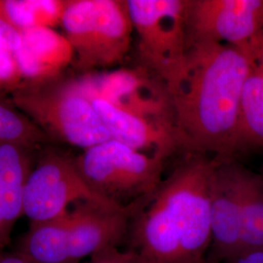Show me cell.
<instances>
[{
	"mask_svg": "<svg viewBox=\"0 0 263 263\" xmlns=\"http://www.w3.org/2000/svg\"><path fill=\"white\" fill-rule=\"evenodd\" d=\"M262 57L261 48L188 42L179 71L165 85L180 148L235 159L243 88Z\"/></svg>",
	"mask_w": 263,
	"mask_h": 263,
	"instance_id": "1",
	"label": "cell"
},
{
	"mask_svg": "<svg viewBox=\"0 0 263 263\" xmlns=\"http://www.w3.org/2000/svg\"><path fill=\"white\" fill-rule=\"evenodd\" d=\"M216 158L192 153L151 196L129 226L132 251L147 263H206L211 250L210 188Z\"/></svg>",
	"mask_w": 263,
	"mask_h": 263,
	"instance_id": "2",
	"label": "cell"
},
{
	"mask_svg": "<svg viewBox=\"0 0 263 263\" xmlns=\"http://www.w3.org/2000/svg\"><path fill=\"white\" fill-rule=\"evenodd\" d=\"M137 204L123 207L96 201L76 203L63 216L30 223L17 252L35 263H78L127 241Z\"/></svg>",
	"mask_w": 263,
	"mask_h": 263,
	"instance_id": "3",
	"label": "cell"
},
{
	"mask_svg": "<svg viewBox=\"0 0 263 263\" xmlns=\"http://www.w3.org/2000/svg\"><path fill=\"white\" fill-rule=\"evenodd\" d=\"M10 102L49 140L90 148L110 140L89 94L79 79H54L24 83L10 95Z\"/></svg>",
	"mask_w": 263,
	"mask_h": 263,
	"instance_id": "4",
	"label": "cell"
},
{
	"mask_svg": "<svg viewBox=\"0 0 263 263\" xmlns=\"http://www.w3.org/2000/svg\"><path fill=\"white\" fill-rule=\"evenodd\" d=\"M61 25L81 71L117 65L130 51L134 28L127 1L67 0Z\"/></svg>",
	"mask_w": 263,
	"mask_h": 263,
	"instance_id": "5",
	"label": "cell"
},
{
	"mask_svg": "<svg viewBox=\"0 0 263 263\" xmlns=\"http://www.w3.org/2000/svg\"><path fill=\"white\" fill-rule=\"evenodd\" d=\"M74 161L96 194L123 207L149 197L163 180L164 159L113 140L85 149Z\"/></svg>",
	"mask_w": 263,
	"mask_h": 263,
	"instance_id": "6",
	"label": "cell"
},
{
	"mask_svg": "<svg viewBox=\"0 0 263 263\" xmlns=\"http://www.w3.org/2000/svg\"><path fill=\"white\" fill-rule=\"evenodd\" d=\"M127 5L141 60L166 85L187 51L186 0H127Z\"/></svg>",
	"mask_w": 263,
	"mask_h": 263,
	"instance_id": "7",
	"label": "cell"
},
{
	"mask_svg": "<svg viewBox=\"0 0 263 263\" xmlns=\"http://www.w3.org/2000/svg\"><path fill=\"white\" fill-rule=\"evenodd\" d=\"M82 201L115 204L88 186L74 159L56 151L43 153L25 187L24 216L30 223L44 222L65 215L69 207Z\"/></svg>",
	"mask_w": 263,
	"mask_h": 263,
	"instance_id": "8",
	"label": "cell"
},
{
	"mask_svg": "<svg viewBox=\"0 0 263 263\" xmlns=\"http://www.w3.org/2000/svg\"><path fill=\"white\" fill-rule=\"evenodd\" d=\"M188 42L263 49V0H186Z\"/></svg>",
	"mask_w": 263,
	"mask_h": 263,
	"instance_id": "9",
	"label": "cell"
},
{
	"mask_svg": "<svg viewBox=\"0 0 263 263\" xmlns=\"http://www.w3.org/2000/svg\"><path fill=\"white\" fill-rule=\"evenodd\" d=\"M242 166L234 158H216L210 188L212 244L206 263L226 262L242 253Z\"/></svg>",
	"mask_w": 263,
	"mask_h": 263,
	"instance_id": "10",
	"label": "cell"
},
{
	"mask_svg": "<svg viewBox=\"0 0 263 263\" xmlns=\"http://www.w3.org/2000/svg\"><path fill=\"white\" fill-rule=\"evenodd\" d=\"M93 104L110 140L143 153L149 154V151L162 159L180 148L175 130L169 125L151 120L102 98H93Z\"/></svg>",
	"mask_w": 263,
	"mask_h": 263,
	"instance_id": "11",
	"label": "cell"
},
{
	"mask_svg": "<svg viewBox=\"0 0 263 263\" xmlns=\"http://www.w3.org/2000/svg\"><path fill=\"white\" fill-rule=\"evenodd\" d=\"M20 34V46L14 54L25 83L60 77L73 64V48L65 34L54 28H32Z\"/></svg>",
	"mask_w": 263,
	"mask_h": 263,
	"instance_id": "12",
	"label": "cell"
},
{
	"mask_svg": "<svg viewBox=\"0 0 263 263\" xmlns=\"http://www.w3.org/2000/svg\"><path fill=\"white\" fill-rule=\"evenodd\" d=\"M32 148L19 143L0 142V191L11 222L24 215V193L33 169Z\"/></svg>",
	"mask_w": 263,
	"mask_h": 263,
	"instance_id": "13",
	"label": "cell"
},
{
	"mask_svg": "<svg viewBox=\"0 0 263 263\" xmlns=\"http://www.w3.org/2000/svg\"><path fill=\"white\" fill-rule=\"evenodd\" d=\"M263 147V57L246 79L236 139V154Z\"/></svg>",
	"mask_w": 263,
	"mask_h": 263,
	"instance_id": "14",
	"label": "cell"
},
{
	"mask_svg": "<svg viewBox=\"0 0 263 263\" xmlns=\"http://www.w3.org/2000/svg\"><path fill=\"white\" fill-rule=\"evenodd\" d=\"M67 0H0V17L19 33L61 25Z\"/></svg>",
	"mask_w": 263,
	"mask_h": 263,
	"instance_id": "15",
	"label": "cell"
},
{
	"mask_svg": "<svg viewBox=\"0 0 263 263\" xmlns=\"http://www.w3.org/2000/svg\"><path fill=\"white\" fill-rule=\"evenodd\" d=\"M242 253L263 249V176L242 166Z\"/></svg>",
	"mask_w": 263,
	"mask_h": 263,
	"instance_id": "16",
	"label": "cell"
},
{
	"mask_svg": "<svg viewBox=\"0 0 263 263\" xmlns=\"http://www.w3.org/2000/svg\"><path fill=\"white\" fill-rule=\"evenodd\" d=\"M50 141L24 113L10 102L0 97V142L19 143L34 148Z\"/></svg>",
	"mask_w": 263,
	"mask_h": 263,
	"instance_id": "17",
	"label": "cell"
},
{
	"mask_svg": "<svg viewBox=\"0 0 263 263\" xmlns=\"http://www.w3.org/2000/svg\"><path fill=\"white\" fill-rule=\"evenodd\" d=\"M24 83L15 54L0 46V97L12 94Z\"/></svg>",
	"mask_w": 263,
	"mask_h": 263,
	"instance_id": "18",
	"label": "cell"
},
{
	"mask_svg": "<svg viewBox=\"0 0 263 263\" xmlns=\"http://www.w3.org/2000/svg\"><path fill=\"white\" fill-rule=\"evenodd\" d=\"M87 263H147L140 254L130 249L120 250L119 247H111L92 255Z\"/></svg>",
	"mask_w": 263,
	"mask_h": 263,
	"instance_id": "19",
	"label": "cell"
},
{
	"mask_svg": "<svg viewBox=\"0 0 263 263\" xmlns=\"http://www.w3.org/2000/svg\"><path fill=\"white\" fill-rule=\"evenodd\" d=\"M21 34L0 17V46L15 53L19 48Z\"/></svg>",
	"mask_w": 263,
	"mask_h": 263,
	"instance_id": "20",
	"label": "cell"
},
{
	"mask_svg": "<svg viewBox=\"0 0 263 263\" xmlns=\"http://www.w3.org/2000/svg\"><path fill=\"white\" fill-rule=\"evenodd\" d=\"M226 263H263V249L241 253Z\"/></svg>",
	"mask_w": 263,
	"mask_h": 263,
	"instance_id": "21",
	"label": "cell"
},
{
	"mask_svg": "<svg viewBox=\"0 0 263 263\" xmlns=\"http://www.w3.org/2000/svg\"><path fill=\"white\" fill-rule=\"evenodd\" d=\"M0 263H34L19 252H7L0 250Z\"/></svg>",
	"mask_w": 263,
	"mask_h": 263,
	"instance_id": "22",
	"label": "cell"
}]
</instances>
